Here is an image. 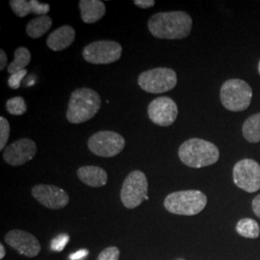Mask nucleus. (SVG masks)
Returning <instances> with one entry per match:
<instances>
[{
  "label": "nucleus",
  "mask_w": 260,
  "mask_h": 260,
  "mask_svg": "<svg viewBox=\"0 0 260 260\" xmlns=\"http://www.w3.org/2000/svg\"><path fill=\"white\" fill-rule=\"evenodd\" d=\"M89 251L87 250H79V251H75V253H72L70 255V259L71 260H81L85 258L88 255Z\"/></svg>",
  "instance_id": "c85d7f7f"
},
{
  "label": "nucleus",
  "mask_w": 260,
  "mask_h": 260,
  "mask_svg": "<svg viewBox=\"0 0 260 260\" xmlns=\"http://www.w3.org/2000/svg\"><path fill=\"white\" fill-rule=\"evenodd\" d=\"M149 120L159 126H170L177 120L178 108L171 98L161 96L153 100L148 106Z\"/></svg>",
  "instance_id": "9b49d317"
},
{
  "label": "nucleus",
  "mask_w": 260,
  "mask_h": 260,
  "mask_svg": "<svg viewBox=\"0 0 260 260\" xmlns=\"http://www.w3.org/2000/svg\"><path fill=\"white\" fill-rule=\"evenodd\" d=\"M26 74H27V71L22 70L17 74L11 75L9 80H8V85H9L10 88H12L14 90L19 89V86H20V81L22 80V78L26 75Z\"/></svg>",
  "instance_id": "bb28decb"
},
{
  "label": "nucleus",
  "mask_w": 260,
  "mask_h": 260,
  "mask_svg": "<svg viewBox=\"0 0 260 260\" xmlns=\"http://www.w3.org/2000/svg\"><path fill=\"white\" fill-rule=\"evenodd\" d=\"M69 241L70 236L68 234H60L51 241V250L54 251H62Z\"/></svg>",
  "instance_id": "393cba45"
},
{
  "label": "nucleus",
  "mask_w": 260,
  "mask_h": 260,
  "mask_svg": "<svg viewBox=\"0 0 260 260\" xmlns=\"http://www.w3.org/2000/svg\"><path fill=\"white\" fill-rule=\"evenodd\" d=\"M6 109L11 115L21 116L27 110V104L25 100L21 96H15L7 101Z\"/></svg>",
  "instance_id": "5701e85b"
},
{
  "label": "nucleus",
  "mask_w": 260,
  "mask_h": 260,
  "mask_svg": "<svg viewBox=\"0 0 260 260\" xmlns=\"http://www.w3.org/2000/svg\"><path fill=\"white\" fill-rule=\"evenodd\" d=\"M125 147V140L117 132L103 130L93 134L88 140V148L101 157H114Z\"/></svg>",
  "instance_id": "1a4fd4ad"
},
{
  "label": "nucleus",
  "mask_w": 260,
  "mask_h": 260,
  "mask_svg": "<svg viewBox=\"0 0 260 260\" xmlns=\"http://www.w3.org/2000/svg\"><path fill=\"white\" fill-rule=\"evenodd\" d=\"M75 39V30L71 25L57 28L47 37V45L53 51H62L70 47Z\"/></svg>",
  "instance_id": "2eb2a0df"
},
{
  "label": "nucleus",
  "mask_w": 260,
  "mask_h": 260,
  "mask_svg": "<svg viewBox=\"0 0 260 260\" xmlns=\"http://www.w3.org/2000/svg\"><path fill=\"white\" fill-rule=\"evenodd\" d=\"M149 182L141 171H133L125 177L121 190L122 205L128 209L138 207L144 201H148Z\"/></svg>",
  "instance_id": "0eeeda50"
},
{
  "label": "nucleus",
  "mask_w": 260,
  "mask_h": 260,
  "mask_svg": "<svg viewBox=\"0 0 260 260\" xmlns=\"http://www.w3.org/2000/svg\"><path fill=\"white\" fill-rule=\"evenodd\" d=\"M178 157L186 166L199 169L215 164L220 158V151L211 142L192 138L179 147Z\"/></svg>",
  "instance_id": "7ed1b4c3"
},
{
  "label": "nucleus",
  "mask_w": 260,
  "mask_h": 260,
  "mask_svg": "<svg viewBox=\"0 0 260 260\" xmlns=\"http://www.w3.org/2000/svg\"><path fill=\"white\" fill-rule=\"evenodd\" d=\"M258 73H259V75H260V61H259V64H258Z\"/></svg>",
  "instance_id": "473e14b6"
},
{
  "label": "nucleus",
  "mask_w": 260,
  "mask_h": 260,
  "mask_svg": "<svg viewBox=\"0 0 260 260\" xmlns=\"http://www.w3.org/2000/svg\"><path fill=\"white\" fill-rule=\"evenodd\" d=\"M193 20L182 11L161 12L149 18L148 28L153 37L164 40H181L191 33Z\"/></svg>",
  "instance_id": "f257e3e1"
},
{
  "label": "nucleus",
  "mask_w": 260,
  "mask_h": 260,
  "mask_svg": "<svg viewBox=\"0 0 260 260\" xmlns=\"http://www.w3.org/2000/svg\"><path fill=\"white\" fill-rule=\"evenodd\" d=\"M245 139L250 143L260 142V113L248 118L242 127Z\"/></svg>",
  "instance_id": "6ab92c4d"
},
{
  "label": "nucleus",
  "mask_w": 260,
  "mask_h": 260,
  "mask_svg": "<svg viewBox=\"0 0 260 260\" xmlns=\"http://www.w3.org/2000/svg\"><path fill=\"white\" fill-rule=\"evenodd\" d=\"M120 257V250L117 247H109L103 250L96 260H118Z\"/></svg>",
  "instance_id": "a878e982"
},
{
  "label": "nucleus",
  "mask_w": 260,
  "mask_h": 260,
  "mask_svg": "<svg viewBox=\"0 0 260 260\" xmlns=\"http://www.w3.org/2000/svg\"><path fill=\"white\" fill-rule=\"evenodd\" d=\"M236 232L246 238H257L260 234L259 224L252 219H241L236 224Z\"/></svg>",
  "instance_id": "412c9836"
},
{
  "label": "nucleus",
  "mask_w": 260,
  "mask_h": 260,
  "mask_svg": "<svg viewBox=\"0 0 260 260\" xmlns=\"http://www.w3.org/2000/svg\"><path fill=\"white\" fill-rule=\"evenodd\" d=\"M102 107V98L91 88H80L74 91L68 104L67 120L71 123H83L96 115Z\"/></svg>",
  "instance_id": "f03ea898"
},
{
  "label": "nucleus",
  "mask_w": 260,
  "mask_h": 260,
  "mask_svg": "<svg viewBox=\"0 0 260 260\" xmlns=\"http://www.w3.org/2000/svg\"><path fill=\"white\" fill-rule=\"evenodd\" d=\"M15 59L13 62L10 63L7 67V71L10 75L17 74L22 70H25V68L29 65L31 61V53L29 49L24 47H19L15 50Z\"/></svg>",
  "instance_id": "aec40b11"
},
{
  "label": "nucleus",
  "mask_w": 260,
  "mask_h": 260,
  "mask_svg": "<svg viewBox=\"0 0 260 260\" xmlns=\"http://www.w3.org/2000/svg\"><path fill=\"white\" fill-rule=\"evenodd\" d=\"M78 178L86 185L99 188L107 183L108 175L103 168L98 166H83L77 171Z\"/></svg>",
  "instance_id": "f3484780"
},
{
  "label": "nucleus",
  "mask_w": 260,
  "mask_h": 260,
  "mask_svg": "<svg viewBox=\"0 0 260 260\" xmlns=\"http://www.w3.org/2000/svg\"><path fill=\"white\" fill-rule=\"evenodd\" d=\"M252 210L254 214L260 219V195L255 197L252 201Z\"/></svg>",
  "instance_id": "c756f323"
},
{
  "label": "nucleus",
  "mask_w": 260,
  "mask_h": 260,
  "mask_svg": "<svg viewBox=\"0 0 260 260\" xmlns=\"http://www.w3.org/2000/svg\"><path fill=\"white\" fill-rule=\"evenodd\" d=\"M177 84V73L169 68H155L143 72L138 77L140 88L149 93H163Z\"/></svg>",
  "instance_id": "423d86ee"
},
{
  "label": "nucleus",
  "mask_w": 260,
  "mask_h": 260,
  "mask_svg": "<svg viewBox=\"0 0 260 260\" xmlns=\"http://www.w3.org/2000/svg\"><path fill=\"white\" fill-rule=\"evenodd\" d=\"M5 256V248L3 245H0V258L2 259Z\"/></svg>",
  "instance_id": "2f4dec72"
},
{
  "label": "nucleus",
  "mask_w": 260,
  "mask_h": 260,
  "mask_svg": "<svg viewBox=\"0 0 260 260\" xmlns=\"http://www.w3.org/2000/svg\"><path fill=\"white\" fill-rule=\"evenodd\" d=\"M10 7L13 12L19 17L24 18L29 14H33L34 12V3L33 0H11L9 2Z\"/></svg>",
  "instance_id": "4be33fe9"
},
{
  "label": "nucleus",
  "mask_w": 260,
  "mask_h": 260,
  "mask_svg": "<svg viewBox=\"0 0 260 260\" xmlns=\"http://www.w3.org/2000/svg\"><path fill=\"white\" fill-rule=\"evenodd\" d=\"M134 4L142 9H149L154 6V0H135Z\"/></svg>",
  "instance_id": "cd10ccee"
},
{
  "label": "nucleus",
  "mask_w": 260,
  "mask_h": 260,
  "mask_svg": "<svg viewBox=\"0 0 260 260\" xmlns=\"http://www.w3.org/2000/svg\"><path fill=\"white\" fill-rule=\"evenodd\" d=\"M52 25V19L48 16H42L37 17L35 19H31L26 25L25 31L28 37L32 39H39L43 37L46 33L48 32Z\"/></svg>",
  "instance_id": "a211bd4d"
},
{
  "label": "nucleus",
  "mask_w": 260,
  "mask_h": 260,
  "mask_svg": "<svg viewBox=\"0 0 260 260\" xmlns=\"http://www.w3.org/2000/svg\"><path fill=\"white\" fill-rule=\"evenodd\" d=\"M5 241L12 248L28 257H35L41 251V244L31 233L15 230L6 234Z\"/></svg>",
  "instance_id": "4468645a"
},
{
  "label": "nucleus",
  "mask_w": 260,
  "mask_h": 260,
  "mask_svg": "<svg viewBox=\"0 0 260 260\" xmlns=\"http://www.w3.org/2000/svg\"><path fill=\"white\" fill-rule=\"evenodd\" d=\"M122 47L115 41H95L84 47V60L93 65H109L121 58Z\"/></svg>",
  "instance_id": "6e6552de"
},
{
  "label": "nucleus",
  "mask_w": 260,
  "mask_h": 260,
  "mask_svg": "<svg viewBox=\"0 0 260 260\" xmlns=\"http://www.w3.org/2000/svg\"><path fill=\"white\" fill-rule=\"evenodd\" d=\"M233 180L236 186L248 192L254 193L260 189L259 164L252 159H243L233 168Z\"/></svg>",
  "instance_id": "9d476101"
},
{
  "label": "nucleus",
  "mask_w": 260,
  "mask_h": 260,
  "mask_svg": "<svg viewBox=\"0 0 260 260\" xmlns=\"http://www.w3.org/2000/svg\"><path fill=\"white\" fill-rule=\"evenodd\" d=\"M10 123L4 117L0 118V150H3L10 137Z\"/></svg>",
  "instance_id": "b1692460"
},
{
  "label": "nucleus",
  "mask_w": 260,
  "mask_h": 260,
  "mask_svg": "<svg viewBox=\"0 0 260 260\" xmlns=\"http://www.w3.org/2000/svg\"><path fill=\"white\" fill-rule=\"evenodd\" d=\"M7 62H8V58H7V54L6 52L1 49L0 50V71H4V69L6 68L7 66Z\"/></svg>",
  "instance_id": "7c9ffc66"
},
{
  "label": "nucleus",
  "mask_w": 260,
  "mask_h": 260,
  "mask_svg": "<svg viewBox=\"0 0 260 260\" xmlns=\"http://www.w3.org/2000/svg\"><path fill=\"white\" fill-rule=\"evenodd\" d=\"M37 153V145L33 140L22 138L12 143L4 149V161L11 166L17 167L32 160Z\"/></svg>",
  "instance_id": "f8f14e48"
},
{
  "label": "nucleus",
  "mask_w": 260,
  "mask_h": 260,
  "mask_svg": "<svg viewBox=\"0 0 260 260\" xmlns=\"http://www.w3.org/2000/svg\"><path fill=\"white\" fill-rule=\"evenodd\" d=\"M251 86L241 79H230L221 87L220 99L223 107L232 112L246 110L251 104Z\"/></svg>",
  "instance_id": "39448f33"
},
{
  "label": "nucleus",
  "mask_w": 260,
  "mask_h": 260,
  "mask_svg": "<svg viewBox=\"0 0 260 260\" xmlns=\"http://www.w3.org/2000/svg\"><path fill=\"white\" fill-rule=\"evenodd\" d=\"M81 19L85 23H94L103 19L106 13L105 4L101 0H80Z\"/></svg>",
  "instance_id": "dca6fc26"
},
{
  "label": "nucleus",
  "mask_w": 260,
  "mask_h": 260,
  "mask_svg": "<svg viewBox=\"0 0 260 260\" xmlns=\"http://www.w3.org/2000/svg\"><path fill=\"white\" fill-rule=\"evenodd\" d=\"M206 204V196L199 190L174 192L168 195L164 201V206L169 212L184 216H193L202 212Z\"/></svg>",
  "instance_id": "20e7f679"
},
{
  "label": "nucleus",
  "mask_w": 260,
  "mask_h": 260,
  "mask_svg": "<svg viewBox=\"0 0 260 260\" xmlns=\"http://www.w3.org/2000/svg\"><path fill=\"white\" fill-rule=\"evenodd\" d=\"M32 196L49 209H61L68 205L70 197L65 190L54 185L39 184L32 188Z\"/></svg>",
  "instance_id": "ddd939ff"
}]
</instances>
